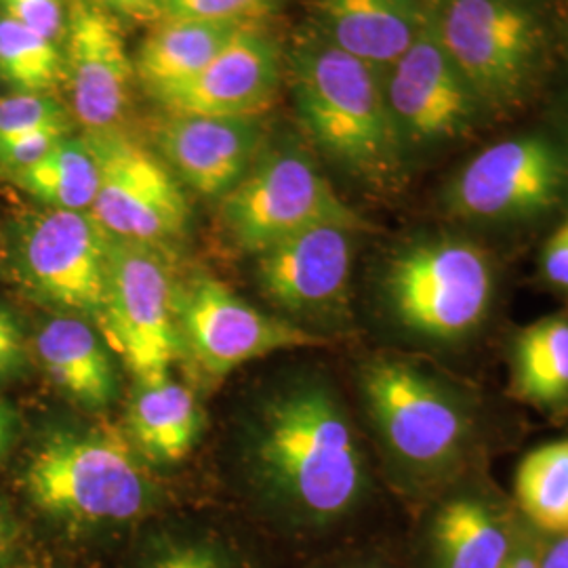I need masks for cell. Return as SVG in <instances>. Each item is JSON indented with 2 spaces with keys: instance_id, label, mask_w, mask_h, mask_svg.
Listing matches in <instances>:
<instances>
[{
  "instance_id": "obj_1",
  "label": "cell",
  "mask_w": 568,
  "mask_h": 568,
  "mask_svg": "<svg viewBox=\"0 0 568 568\" xmlns=\"http://www.w3.org/2000/svg\"><path fill=\"white\" fill-rule=\"evenodd\" d=\"M356 389L389 476L422 508L523 438V415L467 373L410 352H375Z\"/></svg>"
},
{
  "instance_id": "obj_2",
  "label": "cell",
  "mask_w": 568,
  "mask_h": 568,
  "mask_svg": "<svg viewBox=\"0 0 568 568\" xmlns=\"http://www.w3.org/2000/svg\"><path fill=\"white\" fill-rule=\"evenodd\" d=\"M379 305L410 354L464 373L497 335L508 305L506 272L483 239L459 227L413 236L389 253Z\"/></svg>"
},
{
  "instance_id": "obj_3",
  "label": "cell",
  "mask_w": 568,
  "mask_h": 568,
  "mask_svg": "<svg viewBox=\"0 0 568 568\" xmlns=\"http://www.w3.org/2000/svg\"><path fill=\"white\" fill-rule=\"evenodd\" d=\"M253 457L270 497L302 527L344 523L373 487L354 415L323 375H302L265 403Z\"/></svg>"
},
{
  "instance_id": "obj_4",
  "label": "cell",
  "mask_w": 568,
  "mask_h": 568,
  "mask_svg": "<svg viewBox=\"0 0 568 568\" xmlns=\"http://www.w3.org/2000/svg\"><path fill=\"white\" fill-rule=\"evenodd\" d=\"M291 82L305 131L333 163L375 190L400 183L405 145L371 65L318 37L293 51Z\"/></svg>"
},
{
  "instance_id": "obj_5",
  "label": "cell",
  "mask_w": 568,
  "mask_h": 568,
  "mask_svg": "<svg viewBox=\"0 0 568 568\" xmlns=\"http://www.w3.org/2000/svg\"><path fill=\"white\" fill-rule=\"evenodd\" d=\"M568 204V152L548 135L490 143L448 180L440 206L467 234H520Z\"/></svg>"
},
{
  "instance_id": "obj_6",
  "label": "cell",
  "mask_w": 568,
  "mask_h": 568,
  "mask_svg": "<svg viewBox=\"0 0 568 568\" xmlns=\"http://www.w3.org/2000/svg\"><path fill=\"white\" fill-rule=\"evenodd\" d=\"M26 488L37 508L77 525L126 523L150 501L138 450L114 426L47 438L28 464Z\"/></svg>"
},
{
  "instance_id": "obj_7",
  "label": "cell",
  "mask_w": 568,
  "mask_h": 568,
  "mask_svg": "<svg viewBox=\"0 0 568 568\" xmlns=\"http://www.w3.org/2000/svg\"><path fill=\"white\" fill-rule=\"evenodd\" d=\"M432 28L485 110L525 100L544 53V28L527 0H443Z\"/></svg>"
},
{
  "instance_id": "obj_8",
  "label": "cell",
  "mask_w": 568,
  "mask_h": 568,
  "mask_svg": "<svg viewBox=\"0 0 568 568\" xmlns=\"http://www.w3.org/2000/svg\"><path fill=\"white\" fill-rule=\"evenodd\" d=\"M178 295L161 244L110 236L100 326L138 384L169 377L182 349Z\"/></svg>"
},
{
  "instance_id": "obj_9",
  "label": "cell",
  "mask_w": 568,
  "mask_h": 568,
  "mask_svg": "<svg viewBox=\"0 0 568 568\" xmlns=\"http://www.w3.org/2000/svg\"><path fill=\"white\" fill-rule=\"evenodd\" d=\"M222 222L232 241L255 255L314 225H344L358 232L366 227L321 169L297 150L270 152L248 169L224 194Z\"/></svg>"
},
{
  "instance_id": "obj_10",
  "label": "cell",
  "mask_w": 568,
  "mask_h": 568,
  "mask_svg": "<svg viewBox=\"0 0 568 568\" xmlns=\"http://www.w3.org/2000/svg\"><path fill=\"white\" fill-rule=\"evenodd\" d=\"M110 236L91 213L47 209L23 220L16 262L26 288L61 314L100 323Z\"/></svg>"
},
{
  "instance_id": "obj_11",
  "label": "cell",
  "mask_w": 568,
  "mask_h": 568,
  "mask_svg": "<svg viewBox=\"0 0 568 568\" xmlns=\"http://www.w3.org/2000/svg\"><path fill=\"white\" fill-rule=\"evenodd\" d=\"M100 187L91 217L108 236L163 244L182 236L190 209L182 187L161 159L121 129L87 133Z\"/></svg>"
},
{
  "instance_id": "obj_12",
  "label": "cell",
  "mask_w": 568,
  "mask_h": 568,
  "mask_svg": "<svg viewBox=\"0 0 568 568\" xmlns=\"http://www.w3.org/2000/svg\"><path fill=\"white\" fill-rule=\"evenodd\" d=\"M178 326L182 345L211 377L274 352L328 344L323 333L264 314L213 278H199L178 295Z\"/></svg>"
},
{
  "instance_id": "obj_13",
  "label": "cell",
  "mask_w": 568,
  "mask_h": 568,
  "mask_svg": "<svg viewBox=\"0 0 568 568\" xmlns=\"http://www.w3.org/2000/svg\"><path fill=\"white\" fill-rule=\"evenodd\" d=\"M525 527L490 471L474 474L424 506L419 568H504Z\"/></svg>"
},
{
  "instance_id": "obj_14",
  "label": "cell",
  "mask_w": 568,
  "mask_h": 568,
  "mask_svg": "<svg viewBox=\"0 0 568 568\" xmlns=\"http://www.w3.org/2000/svg\"><path fill=\"white\" fill-rule=\"evenodd\" d=\"M386 102L405 148H436L464 140L485 112L438 41L432 20L426 32L392 65Z\"/></svg>"
},
{
  "instance_id": "obj_15",
  "label": "cell",
  "mask_w": 568,
  "mask_h": 568,
  "mask_svg": "<svg viewBox=\"0 0 568 568\" xmlns=\"http://www.w3.org/2000/svg\"><path fill=\"white\" fill-rule=\"evenodd\" d=\"M358 230L314 225L257 257L265 297L284 312L307 321H337L349 305Z\"/></svg>"
},
{
  "instance_id": "obj_16",
  "label": "cell",
  "mask_w": 568,
  "mask_h": 568,
  "mask_svg": "<svg viewBox=\"0 0 568 568\" xmlns=\"http://www.w3.org/2000/svg\"><path fill=\"white\" fill-rule=\"evenodd\" d=\"M63 37V82L77 121L87 133L119 129L135 74L121 23L93 0H70Z\"/></svg>"
},
{
  "instance_id": "obj_17",
  "label": "cell",
  "mask_w": 568,
  "mask_h": 568,
  "mask_svg": "<svg viewBox=\"0 0 568 568\" xmlns=\"http://www.w3.org/2000/svg\"><path fill=\"white\" fill-rule=\"evenodd\" d=\"M281 82V61L274 42L244 28L203 72L152 98L166 114L253 119L274 102Z\"/></svg>"
},
{
  "instance_id": "obj_18",
  "label": "cell",
  "mask_w": 568,
  "mask_h": 568,
  "mask_svg": "<svg viewBox=\"0 0 568 568\" xmlns=\"http://www.w3.org/2000/svg\"><path fill=\"white\" fill-rule=\"evenodd\" d=\"M260 142L253 119L169 114L156 143L183 182L204 196H224L251 169Z\"/></svg>"
},
{
  "instance_id": "obj_19",
  "label": "cell",
  "mask_w": 568,
  "mask_h": 568,
  "mask_svg": "<svg viewBox=\"0 0 568 568\" xmlns=\"http://www.w3.org/2000/svg\"><path fill=\"white\" fill-rule=\"evenodd\" d=\"M504 361L509 403L568 426V305L504 331Z\"/></svg>"
},
{
  "instance_id": "obj_20",
  "label": "cell",
  "mask_w": 568,
  "mask_h": 568,
  "mask_svg": "<svg viewBox=\"0 0 568 568\" xmlns=\"http://www.w3.org/2000/svg\"><path fill=\"white\" fill-rule=\"evenodd\" d=\"M314 18L323 41L373 70L392 68L429 23L417 0H314Z\"/></svg>"
},
{
  "instance_id": "obj_21",
  "label": "cell",
  "mask_w": 568,
  "mask_h": 568,
  "mask_svg": "<svg viewBox=\"0 0 568 568\" xmlns=\"http://www.w3.org/2000/svg\"><path fill=\"white\" fill-rule=\"evenodd\" d=\"M34 349L53 386L87 410H102L116 396V373L102 337L84 318L60 314L34 337Z\"/></svg>"
},
{
  "instance_id": "obj_22",
  "label": "cell",
  "mask_w": 568,
  "mask_h": 568,
  "mask_svg": "<svg viewBox=\"0 0 568 568\" xmlns=\"http://www.w3.org/2000/svg\"><path fill=\"white\" fill-rule=\"evenodd\" d=\"M246 23L206 20H161L154 23L135 55V74L154 95L194 79Z\"/></svg>"
},
{
  "instance_id": "obj_23",
  "label": "cell",
  "mask_w": 568,
  "mask_h": 568,
  "mask_svg": "<svg viewBox=\"0 0 568 568\" xmlns=\"http://www.w3.org/2000/svg\"><path fill=\"white\" fill-rule=\"evenodd\" d=\"M201 408L194 394L164 377L154 384H138L129 408V438L152 464H178L194 448L201 434Z\"/></svg>"
},
{
  "instance_id": "obj_24",
  "label": "cell",
  "mask_w": 568,
  "mask_h": 568,
  "mask_svg": "<svg viewBox=\"0 0 568 568\" xmlns=\"http://www.w3.org/2000/svg\"><path fill=\"white\" fill-rule=\"evenodd\" d=\"M509 497L539 535L568 532V436L528 448L514 469Z\"/></svg>"
},
{
  "instance_id": "obj_25",
  "label": "cell",
  "mask_w": 568,
  "mask_h": 568,
  "mask_svg": "<svg viewBox=\"0 0 568 568\" xmlns=\"http://www.w3.org/2000/svg\"><path fill=\"white\" fill-rule=\"evenodd\" d=\"M11 180L49 209L89 213L98 196L100 171L84 138H61L41 161L21 169Z\"/></svg>"
},
{
  "instance_id": "obj_26",
  "label": "cell",
  "mask_w": 568,
  "mask_h": 568,
  "mask_svg": "<svg viewBox=\"0 0 568 568\" xmlns=\"http://www.w3.org/2000/svg\"><path fill=\"white\" fill-rule=\"evenodd\" d=\"M0 79L18 93L47 95L63 81V55L55 42L0 18Z\"/></svg>"
},
{
  "instance_id": "obj_27",
  "label": "cell",
  "mask_w": 568,
  "mask_h": 568,
  "mask_svg": "<svg viewBox=\"0 0 568 568\" xmlns=\"http://www.w3.org/2000/svg\"><path fill=\"white\" fill-rule=\"evenodd\" d=\"M42 131L70 133V114L51 95L16 93L0 100V148Z\"/></svg>"
},
{
  "instance_id": "obj_28",
  "label": "cell",
  "mask_w": 568,
  "mask_h": 568,
  "mask_svg": "<svg viewBox=\"0 0 568 568\" xmlns=\"http://www.w3.org/2000/svg\"><path fill=\"white\" fill-rule=\"evenodd\" d=\"M278 0H161L163 20L234 21L260 20L274 11Z\"/></svg>"
},
{
  "instance_id": "obj_29",
  "label": "cell",
  "mask_w": 568,
  "mask_h": 568,
  "mask_svg": "<svg viewBox=\"0 0 568 568\" xmlns=\"http://www.w3.org/2000/svg\"><path fill=\"white\" fill-rule=\"evenodd\" d=\"M537 283L568 305V204L556 220L537 260Z\"/></svg>"
},
{
  "instance_id": "obj_30",
  "label": "cell",
  "mask_w": 568,
  "mask_h": 568,
  "mask_svg": "<svg viewBox=\"0 0 568 568\" xmlns=\"http://www.w3.org/2000/svg\"><path fill=\"white\" fill-rule=\"evenodd\" d=\"M0 11L2 18L18 21L49 41L58 42L65 34V0H0Z\"/></svg>"
},
{
  "instance_id": "obj_31",
  "label": "cell",
  "mask_w": 568,
  "mask_h": 568,
  "mask_svg": "<svg viewBox=\"0 0 568 568\" xmlns=\"http://www.w3.org/2000/svg\"><path fill=\"white\" fill-rule=\"evenodd\" d=\"M145 568H232L224 558L206 546H171L156 554Z\"/></svg>"
},
{
  "instance_id": "obj_32",
  "label": "cell",
  "mask_w": 568,
  "mask_h": 568,
  "mask_svg": "<svg viewBox=\"0 0 568 568\" xmlns=\"http://www.w3.org/2000/svg\"><path fill=\"white\" fill-rule=\"evenodd\" d=\"M26 363L23 335L18 321L0 307V382L18 375Z\"/></svg>"
},
{
  "instance_id": "obj_33",
  "label": "cell",
  "mask_w": 568,
  "mask_h": 568,
  "mask_svg": "<svg viewBox=\"0 0 568 568\" xmlns=\"http://www.w3.org/2000/svg\"><path fill=\"white\" fill-rule=\"evenodd\" d=\"M93 2L110 16L135 21V23H159L163 20L161 0H93Z\"/></svg>"
},
{
  "instance_id": "obj_34",
  "label": "cell",
  "mask_w": 568,
  "mask_h": 568,
  "mask_svg": "<svg viewBox=\"0 0 568 568\" xmlns=\"http://www.w3.org/2000/svg\"><path fill=\"white\" fill-rule=\"evenodd\" d=\"M541 551H544V535H539L535 528L527 525L516 548L511 549L504 568H541Z\"/></svg>"
},
{
  "instance_id": "obj_35",
  "label": "cell",
  "mask_w": 568,
  "mask_h": 568,
  "mask_svg": "<svg viewBox=\"0 0 568 568\" xmlns=\"http://www.w3.org/2000/svg\"><path fill=\"white\" fill-rule=\"evenodd\" d=\"M541 568H568V532L544 537Z\"/></svg>"
},
{
  "instance_id": "obj_36",
  "label": "cell",
  "mask_w": 568,
  "mask_h": 568,
  "mask_svg": "<svg viewBox=\"0 0 568 568\" xmlns=\"http://www.w3.org/2000/svg\"><path fill=\"white\" fill-rule=\"evenodd\" d=\"M13 541V523L7 514V509L0 506V560L7 556V551L11 548Z\"/></svg>"
},
{
  "instance_id": "obj_37",
  "label": "cell",
  "mask_w": 568,
  "mask_h": 568,
  "mask_svg": "<svg viewBox=\"0 0 568 568\" xmlns=\"http://www.w3.org/2000/svg\"><path fill=\"white\" fill-rule=\"evenodd\" d=\"M11 432H13V419L0 422V459H2L4 450H7V447H9V440H11Z\"/></svg>"
},
{
  "instance_id": "obj_38",
  "label": "cell",
  "mask_w": 568,
  "mask_h": 568,
  "mask_svg": "<svg viewBox=\"0 0 568 568\" xmlns=\"http://www.w3.org/2000/svg\"><path fill=\"white\" fill-rule=\"evenodd\" d=\"M342 568H392L387 562H384L382 558H363V560H356V562H349Z\"/></svg>"
},
{
  "instance_id": "obj_39",
  "label": "cell",
  "mask_w": 568,
  "mask_h": 568,
  "mask_svg": "<svg viewBox=\"0 0 568 568\" xmlns=\"http://www.w3.org/2000/svg\"><path fill=\"white\" fill-rule=\"evenodd\" d=\"M7 419H13V417H11V410H9V406L0 400V422H7Z\"/></svg>"
}]
</instances>
